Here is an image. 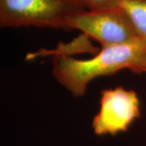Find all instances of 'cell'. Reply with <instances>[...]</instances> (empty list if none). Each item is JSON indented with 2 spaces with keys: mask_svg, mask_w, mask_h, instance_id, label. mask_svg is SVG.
Listing matches in <instances>:
<instances>
[{
  "mask_svg": "<svg viewBox=\"0 0 146 146\" xmlns=\"http://www.w3.org/2000/svg\"><path fill=\"white\" fill-rule=\"evenodd\" d=\"M73 29L96 40L102 47L127 44L140 38L130 17L120 5L80 11L66 21L65 30Z\"/></svg>",
  "mask_w": 146,
  "mask_h": 146,
  "instance_id": "cell-3",
  "label": "cell"
},
{
  "mask_svg": "<svg viewBox=\"0 0 146 146\" xmlns=\"http://www.w3.org/2000/svg\"><path fill=\"white\" fill-rule=\"evenodd\" d=\"M54 77L75 98L84 96L91 80L99 76L114 75L127 69L135 74L146 73V39L102 47L99 52L88 59L68 55L53 58Z\"/></svg>",
  "mask_w": 146,
  "mask_h": 146,
  "instance_id": "cell-1",
  "label": "cell"
},
{
  "mask_svg": "<svg viewBox=\"0 0 146 146\" xmlns=\"http://www.w3.org/2000/svg\"><path fill=\"white\" fill-rule=\"evenodd\" d=\"M140 117V101L134 90L123 87L105 89L101 94L99 111L94 117L92 127L97 136H115L127 131Z\"/></svg>",
  "mask_w": 146,
  "mask_h": 146,
  "instance_id": "cell-4",
  "label": "cell"
},
{
  "mask_svg": "<svg viewBox=\"0 0 146 146\" xmlns=\"http://www.w3.org/2000/svg\"><path fill=\"white\" fill-rule=\"evenodd\" d=\"M89 37L82 33L81 36H79L74 40L70 44H60L57 49L53 50H41L38 52L30 54L27 55V59L35 58L39 56H45L47 54H52L54 56L58 55H68L71 56L70 54L78 52H89L91 54H96L99 52V49L94 46L89 41Z\"/></svg>",
  "mask_w": 146,
  "mask_h": 146,
  "instance_id": "cell-5",
  "label": "cell"
},
{
  "mask_svg": "<svg viewBox=\"0 0 146 146\" xmlns=\"http://www.w3.org/2000/svg\"><path fill=\"white\" fill-rule=\"evenodd\" d=\"M88 10H99L120 5L121 0H84Z\"/></svg>",
  "mask_w": 146,
  "mask_h": 146,
  "instance_id": "cell-7",
  "label": "cell"
},
{
  "mask_svg": "<svg viewBox=\"0 0 146 146\" xmlns=\"http://www.w3.org/2000/svg\"><path fill=\"white\" fill-rule=\"evenodd\" d=\"M120 6L130 17L138 36L146 39V0H121Z\"/></svg>",
  "mask_w": 146,
  "mask_h": 146,
  "instance_id": "cell-6",
  "label": "cell"
},
{
  "mask_svg": "<svg viewBox=\"0 0 146 146\" xmlns=\"http://www.w3.org/2000/svg\"><path fill=\"white\" fill-rule=\"evenodd\" d=\"M86 9L84 0H0V26L65 30L68 18Z\"/></svg>",
  "mask_w": 146,
  "mask_h": 146,
  "instance_id": "cell-2",
  "label": "cell"
}]
</instances>
